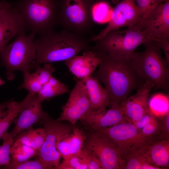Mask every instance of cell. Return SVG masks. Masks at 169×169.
Segmentation results:
<instances>
[{"label": "cell", "mask_w": 169, "mask_h": 169, "mask_svg": "<svg viewBox=\"0 0 169 169\" xmlns=\"http://www.w3.org/2000/svg\"><path fill=\"white\" fill-rule=\"evenodd\" d=\"M95 76L104 84L110 105L120 106L135 89L144 83L137 76L131 59L107 56L101 62Z\"/></svg>", "instance_id": "1"}, {"label": "cell", "mask_w": 169, "mask_h": 169, "mask_svg": "<svg viewBox=\"0 0 169 169\" xmlns=\"http://www.w3.org/2000/svg\"><path fill=\"white\" fill-rule=\"evenodd\" d=\"M90 41L86 37L64 29L39 35L34 40L36 64L38 65L67 61L80 52L91 49Z\"/></svg>", "instance_id": "2"}, {"label": "cell", "mask_w": 169, "mask_h": 169, "mask_svg": "<svg viewBox=\"0 0 169 169\" xmlns=\"http://www.w3.org/2000/svg\"><path fill=\"white\" fill-rule=\"evenodd\" d=\"M142 52H135L131 59L132 66L138 77L149 82L155 89L167 91L169 88V66L161 54L159 40L144 44Z\"/></svg>", "instance_id": "3"}, {"label": "cell", "mask_w": 169, "mask_h": 169, "mask_svg": "<svg viewBox=\"0 0 169 169\" xmlns=\"http://www.w3.org/2000/svg\"><path fill=\"white\" fill-rule=\"evenodd\" d=\"M12 4L36 35L54 31L58 25L59 0H17Z\"/></svg>", "instance_id": "4"}, {"label": "cell", "mask_w": 169, "mask_h": 169, "mask_svg": "<svg viewBox=\"0 0 169 169\" xmlns=\"http://www.w3.org/2000/svg\"><path fill=\"white\" fill-rule=\"evenodd\" d=\"M26 32L20 33L13 42L0 51L1 64L5 68L8 80L14 79L16 71H20L23 73L30 72L37 66L34 42L36 35L32 33L26 35Z\"/></svg>", "instance_id": "5"}, {"label": "cell", "mask_w": 169, "mask_h": 169, "mask_svg": "<svg viewBox=\"0 0 169 169\" xmlns=\"http://www.w3.org/2000/svg\"><path fill=\"white\" fill-rule=\"evenodd\" d=\"M153 40L138 23L124 30L110 32L95 41L93 47L110 57L131 59L139 46Z\"/></svg>", "instance_id": "6"}, {"label": "cell", "mask_w": 169, "mask_h": 169, "mask_svg": "<svg viewBox=\"0 0 169 169\" xmlns=\"http://www.w3.org/2000/svg\"><path fill=\"white\" fill-rule=\"evenodd\" d=\"M96 0H59L58 25L63 29L86 37L94 24Z\"/></svg>", "instance_id": "7"}, {"label": "cell", "mask_w": 169, "mask_h": 169, "mask_svg": "<svg viewBox=\"0 0 169 169\" xmlns=\"http://www.w3.org/2000/svg\"><path fill=\"white\" fill-rule=\"evenodd\" d=\"M115 145L121 159L144 148L149 144L132 123L126 122L96 131Z\"/></svg>", "instance_id": "8"}, {"label": "cell", "mask_w": 169, "mask_h": 169, "mask_svg": "<svg viewBox=\"0 0 169 169\" xmlns=\"http://www.w3.org/2000/svg\"><path fill=\"white\" fill-rule=\"evenodd\" d=\"M43 126L45 132L44 141L37 152V157L49 169L60 163L61 156L56 144L58 138L62 135L71 132L74 127L49 116L38 122Z\"/></svg>", "instance_id": "9"}, {"label": "cell", "mask_w": 169, "mask_h": 169, "mask_svg": "<svg viewBox=\"0 0 169 169\" xmlns=\"http://www.w3.org/2000/svg\"><path fill=\"white\" fill-rule=\"evenodd\" d=\"M142 15L135 0H123L113 9L111 18L107 26L97 35L92 36L90 40L95 42L111 31L124 27L134 26L140 22Z\"/></svg>", "instance_id": "10"}, {"label": "cell", "mask_w": 169, "mask_h": 169, "mask_svg": "<svg viewBox=\"0 0 169 169\" xmlns=\"http://www.w3.org/2000/svg\"><path fill=\"white\" fill-rule=\"evenodd\" d=\"M84 145L98 159L103 169H121V158L115 146L101 133L93 131Z\"/></svg>", "instance_id": "11"}, {"label": "cell", "mask_w": 169, "mask_h": 169, "mask_svg": "<svg viewBox=\"0 0 169 169\" xmlns=\"http://www.w3.org/2000/svg\"><path fill=\"white\" fill-rule=\"evenodd\" d=\"M138 23L155 39H169V0L155 5L143 14Z\"/></svg>", "instance_id": "12"}, {"label": "cell", "mask_w": 169, "mask_h": 169, "mask_svg": "<svg viewBox=\"0 0 169 169\" xmlns=\"http://www.w3.org/2000/svg\"><path fill=\"white\" fill-rule=\"evenodd\" d=\"M90 111V103L84 84L82 79H79L57 120L67 121L74 125Z\"/></svg>", "instance_id": "13"}, {"label": "cell", "mask_w": 169, "mask_h": 169, "mask_svg": "<svg viewBox=\"0 0 169 169\" xmlns=\"http://www.w3.org/2000/svg\"><path fill=\"white\" fill-rule=\"evenodd\" d=\"M42 103L37 94L32 95L21 109L18 117L14 120L13 129L2 139H13L20 132L33 129L34 124L48 116V113L43 110Z\"/></svg>", "instance_id": "14"}, {"label": "cell", "mask_w": 169, "mask_h": 169, "mask_svg": "<svg viewBox=\"0 0 169 169\" xmlns=\"http://www.w3.org/2000/svg\"><path fill=\"white\" fill-rule=\"evenodd\" d=\"M153 88L151 83L145 82L135 94L129 95L120 104V106L129 121L133 123L138 121L147 112L149 96Z\"/></svg>", "instance_id": "15"}, {"label": "cell", "mask_w": 169, "mask_h": 169, "mask_svg": "<svg viewBox=\"0 0 169 169\" xmlns=\"http://www.w3.org/2000/svg\"><path fill=\"white\" fill-rule=\"evenodd\" d=\"M27 29L17 10L9 3L0 11V51L11 39Z\"/></svg>", "instance_id": "16"}, {"label": "cell", "mask_w": 169, "mask_h": 169, "mask_svg": "<svg viewBox=\"0 0 169 169\" xmlns=\"http://www.w3.org/2000/svg\"><path fill=\"white\" fill-rule=\"evenodd\" d=\"M108 55L93 47L84 51L81 55H76L65 61L69 70L79 79L91 75Z\"/></svg>", "instance_id": "17"}, {"label": "cell", "mask_w": 169, "mask_h": 169, "mask_svg": "<svg viewBox=\"0 0 169 169\" xmlns=\"http://www.w3.org/2000/svg\"><path fill=\"white\" fill-rule=\"evenodd\" d=\"M80 120L93 131L130 122L120 106L111 107L108 110H91Z\"/></svg>", "instance_id": "18"}, {"label": "cell", "mask_w": 169, "mask_h": 169, "mask_svg": "<svg viewBox=\"0 0 169 169\" xmlns=\"http://www.w3.org/2000/svg\"><path fill=\"white\" fill-rule=\"evenodd\" d=\"M86 140L82 130L77 127H74L71 132L60 136L57 140L56 148L64 161L80 152Z\"/></svg>", "instance_id": "19"}, {"label": "cell", "mask_w": 169, "mask_h": 169, "mask_svg": "<svg viewBox=\"0 0 169 169\" xmlns=\"http://www.w3.org/2000/svg\"><path fill=\"white\" fill-rule=\"evenodd\" d=\"M82 79L86 88L91 111L102 110L110 105L108 94L96 76L91 75Z\"/></svg>", "instance_id": "20"}, {"label": "cell", "mask_w": 169, "mask_h": 169, "mask_svg": "<svg viewBox=\"0 0 169 169\" xmlns=\"http://www.w3.org/2000/svg\"><path fill=\"white\" fill-rule=\"evenodd\" d=\"M146 152L150 162L161 169L169 166V140L164 138L146 147Z\"/></svg>", "instance_id": "21"}, {"label": "cell", "mask_w": 169, "mask_h": 169, "mask_svg": "<svg viewBox=\"0 0 169 169\" xmlns=\"http://www.w3.org/2000/svg\"><path fill=\"white\" fill-rule=\"evenodd\" d=\"M32 95L28 94L22 101L18 102L12 100L8 108L0 114V140L7 134L8 130L20 111Z\"/></svg>", "instance_id": "22"}, {"label": "cell", "mask_w": 169, "mask_h": 169, "mask_svg": "<svg viewBox=\"0 0 169 169\" xmlns=\"http://www.w3.org/2000/svg\"><path fill=\"white\" fill-rule=\"evenodd\" d=\"M45 130L43 127L23 131L13 138V144H21L37 151L44 141Z\"/></svg>", "instance_id": "23"}, {"label": "cell", "mask_w": 169, "mask_h": 169, "mask_svg": "<svg viewBox=\"0 0 169 169\" xmlns=\"http://www.w3.org/2000/svg\"><path fill=\"white\" fill-rule=\"evenodd\" d=\"M147 146L122 159L121 169H161L150 162L146 152Z\"/></svg>", "instance_id": "24"}, {"label": "cell", "mask_w": 169, "mask_h": 169, "mask_svg": "<svg viewBox=\"0 0 169 169\" xmlns=\"http://www.w3.org/2000/svg\"><path fill=\"white\" fill-rule=\"evenodd\" d=\"M69 90L67 85L52 76L42 86L37 95L39 100L42 102L68 92Z\"/></svg>", "instance_id": "25"}, {"label": "cell", "mask_w": 169, "mask_h": 169, "mask_svg": "<svg viewBox=\"0 0 169 169\" xmlns=\"http://www.w3.org/2000/svg\"><path fill=\"white\" fill-rule=\"evenodd\" d=\"M90 151L85 147L79 153L63 161L54 169H88L87 163Z\"/></svg>", "instance_id": "26"}, {"label": "cell", "mask_w": 169, "mask_h": 169, "mask_svg": "<svg viewBox=\"0 0 169 169\" xmlns=\"http://www.w3.org/2000/svg\"><path fill=\"white\" fill-rule=\"evenodd\" d=\"M139 131L149 145L165 138L162 124L159 122L157 116Z\"/></svg>", "instance_id": "27"}, {"label": "cell", "mask_w": 169, "mask_h": 169, "mask_svg": "<svg viewBox=\"0 0 169 169\" xmlns=\"http://www.w3.org/2000/svg\"><path fill=\"white\" fill-rule=\"evenodd\" d=\"M37 152L25 145L13 144L10 150L11 161L21 162L37 157Z\"/></svg>", "instance_id": "28"}, {"label": "cell", "mask_w": 169, "mask_h": 169, "mask_svg": "<svg viewBox=\"0 0 169 169\" xmlns=\"http://www.w3.org/2000/svg\"><path fill=\"white\" fill-rule=\"evenodd\" d=\"M149 109L156 116L164 115L169 110L168 97L161 94H156L152 97L149 105Z\"/></svg>", "instance_id": "29"}, {"label": "cell", "mask_w": 169, "mask_h": 169, "mask_svg": "<svg viewBox=\"0 0 169 169\" xmlns=\"http://www.w3.org/2000/svg\"><path fill=\"white\" fill-rule=\"evenodd\" d=\"M23 81L18 89H25L28 94L32 95L37 94L41 88V84L35 73L26 72L23 73Z\"/></svg>", "instance_id": "30"}, {"label": "cell", "mask_w": 169, "mask_h": 169, "mask_svg": "<svg viewBox=\"0 0 169 169\" xmlns=\"http://www.w3.org/2000/svg\"><path fill=\"white\" fill-rule=\"evenodd\" d=\"M6 169H48L49 167L44 164L38 157L21 162L11 161L8 166L1 167Z\"/></svg>", "instance_id": "31"}, {"label": "cell", "mask_w": 169, "mask_h": 169, "mask_svg": "<svg viewBox=\"0 0 169 169\" xmlns=\"http://www.w3.org/2000/svg\"><path fill=\"white\" fill-rule=\"evenodd\" d=\"M0 146V167L8 165L11 162L10 150L13 143V139L4 138Z\"/></svg>", "instance_id": "32"}, {"label": "cell", "mask_w": 169, "mask_h": 169, "mask_svg": "<svg viewBox=\"0 0 169 169\" xmlns=\"http://www.w3.org/2000/svg\"><path fill=\"white\" fill-rule=\"evenodd\" d=\"M55 70V68L51 63H46L42 67L37 65L34 73L43 85L50 79Z\"/></svg>", "instance_id": "33"}, {"label": "cell", "mask_w": 169, "mask_h": 169, "mask_svg": "<svg viewBox=\"0 0 169 169\" xmlns=\"http://www.w3.org/2000/svg\"><path fill=\"white\" fill-rule=\"evenodd\" d=\"M156 116L149 109L147 112L139 120L133 124L140 131Z\"/></svg>", "instance_id": "34"}, {"label": "cell", "mask_w": 169, "mask_h": 169, "mask_svg": "<svg viewBox=\"0 0 169 169\" xmlns=\"http://www.w3.org/2000/svg\"><path fill=\"white\" fill-rule=\"evenodd\" d=\"M90 151L87 163L88 169H103L98 159L95 155Z\"/></svg>", "instance_id": "35"}, {"label": "cell", "mask_w": 169, "mask_h": 169, "mask_svg": "<svg viewBox=\"0 0 169 169\" xmlns=\"http://www.w3.org/2000/svg\"><path fill=\"white\" fill-rule=\"evenodd\" d=\"M135 1H136V4L140 9L142 15L155 6L152 4L150 0H135Z\"/></svg>", "instance_id": "36"}, {"label": "cell", "mask_w": 169, "mask_h": 169, "mask_svg": "<svg viewBox=\"0 0 169 169\" xmlns=\"http://www.w3.org/2000/svg\"><path fill=\"white\" fill-rule=\"evenodd\" d=\"M169 39H161L159 40L161 49H162L165 55V60L169 66Z\"/></svg>", "instance_id": "37"}, {"label": "cell", "mask_w": 169, "mask_h": 169, "mask_svg": "<svg viewBox=\"0 0 169 169\" xmlns=\"http://www.w3.org/2000/svg\"><path fill=\"white\" fill-rule=\"evenodd\" d=\"M163 116L161 124L164 137L165 139L169 140V111Z\"/></svg>", "instance_id": "38"}, {"label": "cell", "mask_w": 169, "mask_h": 169, "mask_svg": "<svg viewBox=\"0 0 169 169\" xmlns=\"http://www.w3.org/2000/svg\"><path fill=\"white\" fill-rule=\"evenodd\" d=\"M12 99L0 103V114L8 107Z\"/></svg>", "instance_id": "39"}, {"label": "cell", "mask_w": 169, "mask_h": 169, "mask_svg": "<svg viewBox=\"0 0 169 169\" xmlns=\"http://www.w3.org/2000/svg\"><path fill=\"white\" fill-rule=\"evenodd\" d=\"M9 3L5 0H0V11Z\"/></svg>", "instance_id": "40"}, {"label": "cell", "mask_w": 169, "mask_h": 169, "mask_svg": "<svg viewBox=\"0 0 169 169\" xmlns=\"http://www.w3.org/2000/svg\"><path fill=\"white\" fill-rule=\"evenodd\" d=\"M167 0H150L152 4L155 6L158 4L163 3Z\"/></svg>", "instance_id": "41"}, {"label": "cell", "mask_w": 169, "mask_h": 169, "mask_svg": "<svg viewBox=\"0 0 169 169\" xmlns=\"http://www.w3.org/2000/svg\"><path fill=\"white\" fill-rule=\"evenodd\" d=\"M5 84V81L3 80L1 78H0V86Z\"/></svg>", "instance_id": "42"}, {"label": "cell", "mask_w": 169, "mask_h": 169, "mask_svg": "<svg viewBox=\"0 0 169 169\" xmlns=\"http://www.w3.org/2000/svg\"><path fill=\"white\" fill-rule=\"evenodd\" d=\"M96 0V1H97V0L98 1V0ZM113 0V2H117L116 0Z\"/></svg>", "instance_id": "43"}]
</instances>
